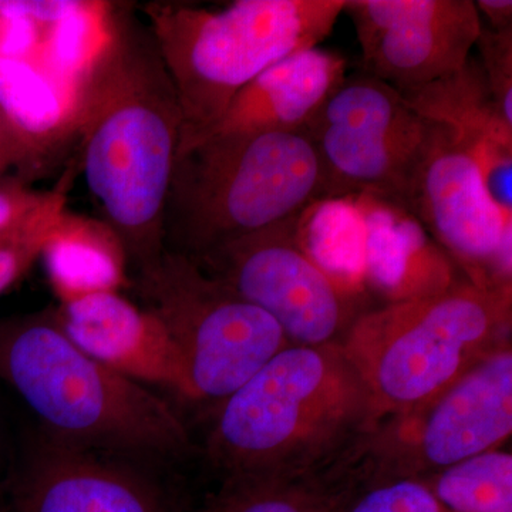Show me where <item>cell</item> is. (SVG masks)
I'll list each match as a JSON object with an SVG mask.
<instances>
[{"instance_id": "cell-1", "label": "cell", "mask_w": 512, "mask_h": 512, "mask_svg": "<svg viewBox=\"0 0 512 512\" xmlns=\"http://www.w3.org/2000/svg\"><path fill=\"white\" fill-rule=\"evenodd\" d=\"M76 84L72 123L87 190L137 274L164 254V211L183 137L170 74L133 6L107 16Z\"/></svg>"}, {"instance_id": "cell-16", "label": "cell", "mask_w": 512, "mask_h": 512, "mask_svg": "<svg viewBox=\"0 0 512 512\" xmlns=\"http://www.w3.org/2000/svg\"><path fill=\"white\" fill-rule=\"evenodd\" d=\"M346 70L348 60L338 52L320 46L299 50L247 84L204 137L305 130L330 93L348 76Z\"/></svg>"}, {"instance_id": "cell-21", "label": "cell", "mask_w": 512, "mask_h": 512, "mask_svg": "<svg viewBox=\"0 0 512 512\" xmlns=\"http://www.w3.org/2000/svg\"><path fill=\"white\" fill-rule=\"evenodd\" d=\"M476 47L485 83L504 119L512 124V29L481 26Z\"/></svg>"}, {"instance_id": "cell-17", "label": "cell", "mask_w": 512, "mask_h": 512, "mask_svg": "<svg viewBox=\"0 0 512 512\" xmlns=\"http://www.w3.org/2000/svg\"><path fill=\"white\" fill-rule=\"evenodd\" d=\"M348 458L295 478H239L197 512H335L362 485Z\"/></svg>"}, {"instance_id": "cell-11", "label": "cell", "mask_w": 512, "mask_h": 512, "mask_svg": "<svg viewBox=\"0 0 512 512\" xmlns=\"http://www.w3.org/2000/svg\"><path fill=\"white\" fill-rule=\"evenodd\" d=\"M399 208L429 232L470 284L512 286V222L491 201L473 157L441 124L427 121Z\"/></svg>"}, {"instance_id": "cell-18", "label": "cell", "mask_w": 512, "mask_h": 512, "mask_svg": "<svg viewBox=\"0 0 512 512\" xmlns=\"http://www.w3.org/2000/svg\"><path fill=\"white\" fill-rule=\"evenodd\" d=\"M420 481L448 512H512V454L501 448Z\"/></svg>"}, {"instance_id": "cell-12", "label": "cell", "mask_w": 512, "mask_h": 512, "mask_svg": "<svg viewBox=\"0 0 512 512\" xmlns=\"http://www.w3.org/2000/svg\"><path fill=\"white\" fill-rule=\"evenodd\" d=\"M362 49V72L397 90L458 72L481 23L473 0H346Z\"/></svg>"}, {"instance_id": "cell-6", "label": "cell", "mask_w": 512, "mask_h": 512, "mask_svg": "<svg viewBox=\"0 0 512 512\" xmlns=\"http://www.w3.org/2000/svg\"><path fill=\"white\" fill-rule=\"evenodd\" d=\"M346 0H238L212 10L150 2L144 16L183 113L181 147L210 133L235 96L285 57L319 46Z\"/></svg>"}, {"instance_id": "cell-22", "label": "cell", "mask_w": 512, "mask_h": 512, "mask_svg": "<svg viewBox=\"0 0 512 512\" xmlns=\"http://www.w3.org/2000/svg\"><path fill=\"white\" fill-rule=\"evenodd\" d=\"M59 187L37 191L19 180L0 181V235L18 227L52 201Z\"/></svg>"}, {"instance_id": "cell-2", "label": "cell", "mask_w": 512, "mask_h": 512, "mask_svg": "<svg viewBox=\"0 0 512 512\" xmlns=\"http://www.w3.org/2000/svg\"><path fill=\"white\" fill-rule=\"evenodd\" d=\"M373 429L369 394L340 343L288 346L212 407L202 454L221 481L335 466Z\"/></svg>"}, {"instance_id": "cell-13", "label": "cell", "mask_w": 512, "mask_h": 512, "mask_svg": "<svg viewBox=\"0 0 512 512\" xmlns=\"http://www.w3.org/2000/svg\"><path fill=\"white\" fill-rule=\"evenodd\" d=\"M0 512H173L163 488L126 458L37 431L2 487Z\"/></svg>"}, {"instance_id": "cell-8", "label": "cell", "mask_w": 512, "mask_h": 512, "mask_svg": "<svg viewBox=\"0 0 512 512\" xmlns=\"http://www.w3.org/2000/svg\"><path fill=\"white\" fill-rule=\"evenodd\" d=\"M512 434V349L485 357L433 402L376 424L356 446L367 483L423 478L485 451Z\"/></svg>"}, {"instance_id": "cell-10", "label": "cell", "mask_w": 512, "mask_h": 512, "mask_svg": "<svg viewBox=\"0 0 512 512\" xmlns=\"http://www.w3.org/2000/svg\"><path fill=\"white\" fill-rule=\"evenodd\" d=\"M305 131L325 170L329 200L363 195L399 207L427 121L399 90L360 72L330 93Z\"/></svg>"}, {"instance_id": "cell-15", "label": "cell", "mask_w": 512, "mask_h": 512, "mask_svg": "<svg viewBox=\"0 0 512 512\" xmlns=\"http://www.w3.org/2000/svg\"><path fill=\"white\" fill-rule=\"evenodd\" d=\"M399 92L417 116L453 133L477 164L491 201L512 222V124L498 110L477 57L451 76Z\"/></svg>"}, {"instance_id": "cell-4", "label": "cell", "mask_w": 512, "mask_h": 512, "mask_svg": "<svg viewBox=\"0 0 512 512\" xmlns=\"http://www.w3.org/2000/svg\"><path fill=\"white\" fill-rule=\"evenodd\" d=\"M512 286L468 281L360 313L340 340L373 427L423 409L485 357L511 345Z\"/></svg>"}, {"instance_id": "cell-7", "label": "cell", "mask_w": 512, "mask_h": 512, "mask_svg": "<svg viewBox=\"0 0 512 512\" xmlns=\"http://www.w3.org/2000/svg\"><path fill=\"white\" fill-rule=\"evenodd\" d=\"M133 281L180 352L191 402L215 406L291 346L271 316L187 256L164 251Z\"/></svg>"}, {"instance_id": "cell-5", "label": "cell", "mask_w": 512, "mask_h": 512, "mask_svg": "<svg viewBox=\"0 0 512 512\" xmlns=\"http://www.w3.org/2000/svg\"><path fill=\"white\" fill-rule=\"evenodd\" d=\"M329 200L305 130L211 134L178 150L164 211V248L187 258Z\"/></svg>"}, {"instance_id": "cell-19", "label": "cell", "mask_w": 512, "mask_h": 512, "mask_svg": "<svg viewBox=\"0 0 512 512\" xmlns=\"http://www.w3.org/2000/svg\"><path fill=\"white\" fill-rule=\"evenodd\" d=\"M66 188V183L60 184L55 197L42 210L0 235V295L23 278L66 229L72 218L66 212Z\"/></svg>"}, {"instance_id": "cell-23", "label": "cell", "mask_w": 512, "mask_h": 512, "mask_svg": "<svg viewBox=\"0 0 512 512\" xmlns=\"http://www.w3.org/2000/svg\"><path fill=\"white\" fill-rule=\"evenodd\" d=\"M37 151L36 138L0 100V181L12 168L29 163Z\"/></svg>"}, {"instance_id": "cell-24", "label": "cell", "mask_w": 512, "mask_h": 512, "mask_svg": "<svg viewBox=\"0 0 512 512\" xmlns=\"http://www.w3.org/2000/svg\"><path fill=\"white\" fill-rule=\"evenodd\" d=\"M476 8L480 19L487 20L485 28L491 30L512 29L511 0H478Z\"/></svg>"}, {"instance_id": "cell-14", "label": "cell", "mask_w": 512, "mask_h": 512, "mask_svg": "<svg viewBox=\"0 0 512 512\" xmlns=\"http://www.w3.org/2000/svg\"><path fill=\"white\" fill-rule=\"evenodd\" d=\"M55 315L74 345L114 372L191 402L183 359L163 323L117 288L60 289Z\"/></svg>"}, {"instance_id": "cell-3", "label": "cell", "mask_w": 512, "mask_h": 512, "mask_svg": "<svg viewBox=\"0 0 512 512\" xmlns=\"http://www.w3.org/2000/svg\"><path fill=\"white\" fill-rule=\"evenodd\" d=\"M0 382L62 443L134 463H174L194 453L183 419L144 384L74 345L55 308L0 318Z\"/></svg>"}, {"instance_id": "cell-9", "label": "cell", "mask_w": 512, "mask_h": 512, "mask_svg": "<svg viewBox=\"0 0 512 512\" xmlns=\"http://www.w3.org/2000/svg\"><path fill=\"white\" fill-rule=\"evenodd\" d=\"M301 214L227 242L194 262L271 316L289 345L340 343L359 316L355 292L306 247Z\"/></svg>"}, {"instance_id": "cell-20", "label": "cell", "mask_w": 512, "mask_h": 512, "mask_svg": "<svg viewBox=\"0 0 512 512\" xmlns=\"http://www.w3.org/2000/svg\"><path fill=\"white\" fill-rule=\"evenodd\" d=\"M335 512H448L420 480L397 478L360 485Z\"/></svg>"}]
</instances>
